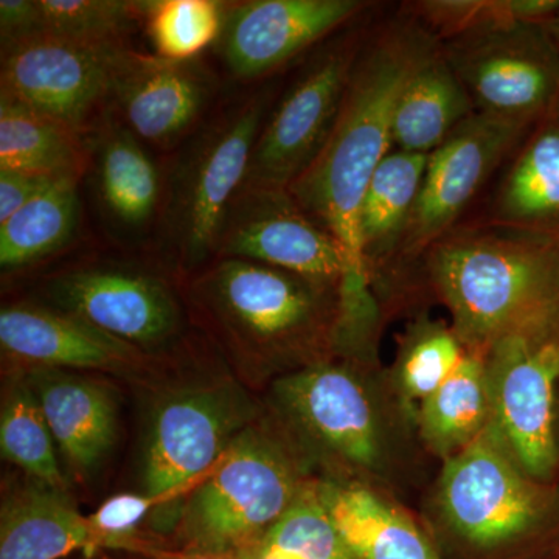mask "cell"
Here are the masks:
<instances>
[{
  "instance_id": "cell-1",
  "label": "cell",
  "mask_w": 559,
  "mask_h": 559,
  "mask_svg": "<svg viewBox=\"0 0 559 559\" xmlns=\"http://www.w3.org/2000/svg\"><path fill=\"white\" fill-rule=\"evenodd\" d=\"M440 47L441 40L407 11L367 33L329 140L289 187L300 207L344 246L360 277L367 278L359 255L360 202L393 150L401 92Z\"/></svg>"
},
{
  "instance_id": "cell-2",
  "label": "cell",
  "mask_w": 559,
  "mask_h": 559,
  "mask_svg": "<svg viewBox=\"0 0 559 559\" xmlns=\"http://www.w3.org/2000/svg\"><path fill=\"white\" fill-rule=\"evenodd\" d=\"M421 259L459 340L476 347L559 312V242L484 219L459 224Z\"/></svg>"
},
{
  "instance_id": "cell-3",
  "label": "cell",
  "mask_w": 559,
  "mask_h": 559,
  "mask_svg": "<svg viewBox=\"0 0 559 559\" xmlns=\"http://www.w3.org/2000/svg\"><path fill=\"white\" fill-rule=\"evenodd\" d=\"M345 278L307 277L221 257L191 293L242 364L264 362L310 352L333 333Z\"/></svg>"
},
{
  "instance_id": "cell-4",
  "label": "cell",
  "mask_w": 559,
  "mask_h": 559,
  "mask_svg": "<svg viewBox=\"0 0 559 559\" xmlns=\"http://www.w3.org/2000/svg\"><path fill=\"white\" fill-rule=\"evenodd\" d=\"M266 92L227 106L191 138L165 180L160 245L183 271L218 257L227 213L248 175L267 117Z\"/></svg>"
},
{
  "instance_id": "cell-5",
  "label": "cell",
  "mask_w": 559,
  "mask_h": 559,
  "mask_svg": "<svg viewBox=\"0 0 559 559\" xmlns=\"http://www.w3.org/2000/svg\"><path fill=\"white\" fill-rule=\"evenodd\" d=\"M301 488L285 451L253 423L191 489L168 546L249 554Z\"/></svg>"
},
{
  "instance_id": "cell-6",
  "label": "cell",
  "mask_w": 559,
  "mask_h": 559,
  "mask_svg": "<svg viewBox=\"0 0 559 559\" xmlns=\"http://www.w3.org/2000/svg\"><path fill=\"white\" fill-rule=\"evenodd\" d=\"M255 404L237 382L183 385L154 404L142 451L145 495L167 506L189 491L255 423Z\"/></svg>"
},
{
  "instance_id": "cell-7",
  "label": "cell",
  "mask_w": 559,
  "mask_h": 559,
  "mask_svg": "<svg viewBox=\"0 0 559 559\" xmlns=\"http://www.w3.org/2000/svg\"><path fill=\"white\" fill-rule=\"evenodd\" d=\"M477 112L535 128L559 103V44L544 25L509 24L443 40Z\"/></svg>"
},
{
  "instance_id": "cell-8",
  "label": "cell",
  "mask_w": 559,
  "mask_h": 559,
  "mask_svg": "<svg viewBox=\"0 0 559 559\" xmlns=\"http://www.w3.org/2000/svg\"><path fill=\"white\" fill-rule=\"evenodd\" d=\"M367 33L349 31L300 70L261 127L242 187L289 190L329 140Z\"/></svg>"
},
{
  "instance_id": "cell-9",
  "label": "cell",
  "mask_w": 559,
  "mask_h": 559,
  "mask_svg": "<svg viewBox=\"0 0 559 559\" xmlns=\"http://www.w3.org/2000/svg\"><path fill=\"white\" fill-rule=\"evenodd\" d=\"M128 44H92L38 33L2 49V92L75 134L112 100Z\"/></svg>"
},
{
  "instance_id": "cell-10",
  "label": "cell",
  "mask_w": 559,
  "mask_h": 559,
  "mask_svg": "<svg viewBox=\"0 0 559 559\" xmlns=\"http://www.w3.org/2000/svg\"><path fill=\"white\" fill-rule=\"evenodd\" d=\"M500 428L514 455L535 477L557 468L555 392L559 380V312L491 345Z\"/></svg>"
},
{
  "instance_id": "cell-11",
  "label": "cell",
  "mask_w": 559,
  "mask_h": 559,
  "mask_svg": "<svg viewBox=\"0 0 559 559\" xmlns=\"http://www.w3.org/2000/svg\"><path fill=\"white\" fill-rule=\"evenodd\" d=\"M533 128L474 112L430 153L417 204L396 260H417L459 226L492 173Z\"/></svg>"
},
{
  "instance_id": "cell-12",
  "label": "cell",
  "mask_w": 559,
  "mask_h": 559,
  "mask_svg": "<svg viewBox=\"0 0 559 559\" xmlns=\"http://www.w3.org/2000/svg\"><path fill=\"white\" fill-rule=\"evenodd\" d=\"M221 257L307 277L364 278L353 270L340 240L312 219L289 190L241 187L221 234L216 259Z\"/></svg>"
},
{
  "instance_id": "cell-13",
  "label": "cell",
  "mask_w": 559,
  "mask_h": 559,
  "mask_svg": "<svg viewBox=\"0 0 559 559\" xmlns=\"http://www.w3.org/2000/svg\"><path fill=\"white\" fill-rule=\"evenodd\" d=\"M51 308L145 352L175 340L182 311L175 293L157 275L116 264L79 267L47 280Z\"/></svg>"
},
{
  "instance_id": "cell-14",
  "label": "cell",
  "mask_w": 559,
  "mask_h": 559,
  "mask_svg": "<svg viewBox=\"0 0 559 559\" xmlns=\"http://www.w3.org/2000/svg\"><path fill=\"white\" fill-rule=\"evenodd\" d=\"M369 5L360 0L227 3L218 39L221 58L237 79H261L329 38Z\"/></svg>"
},
{
  "instance_id": "cell-15",
  "label": "cell",
  "mask_w": 559,
  "mask_h": 559,
  "mask_svg": "<svg viewBox=\"0 0 559 559\" xmlns=\"http://www.w3.org/2000/svg\"><path fill=\"white\" fill-rule=\"evenodd\" d=\"M441 492L452 525L479 546L516 538L539 518L538 495L487 439L448 463Z\"/></svg>"
},
{
  "instance_id": "cell-16",
  "label": "cell",
  "mask_w": 559,
  "mask_h": 559,
  "mask_svg": "<svg viewBox=\"0 0 559 559\" xmlns=\"http://www.w3.org/2000/svg\"><path fill=\"white\" fill-rule=\"evenodd\" d=\"M215 87L212 73L198 60L170 61L134 50L112 102L142 142L171 146L200 121Z\"/></svg>"
},
{
  "instance_id": "cell-17",
  "label": "cell",
  "mask_w": 559,
  "mask_h": 559,
  "mask_svg": "<svg viewBox=\"0 0 559 559\" xmlns=\"http://www.w3.org/2000/svg\"><path fill=\"white\" fill-rule=\"evenodd\" d=\"M0 345L10 358L46 369L127 373L142 369L145 352L75 316L43 305H3Z\"/></svg>"
},
{
  "instance_id": "cell-18",
  "label": "cell",
  "mask_w": 559,
  "mask_h": 559,
  "mask_svg": "<svg viewBox=\"0 0 559 559\" xmlns=\"http://www.w3.org/2000/svg\"><path fill=\"white\" fill-rule=\"evenodd\" d=\"M275 396L323 447L356 465L377 463L380 447L373 409L347 369L314 364L280 380Z\"/></svg>"
},
{
  "instance_id": "cell-19",
  "label": "cell",
  "mask_w": 559,
  "mask_h": 559,
  "mask_svg": "<svg viewBox=\"0 0 559 559\" xmlns=\"http://www.w3.org/2000/svg\"><path fill=\"white\" fill-rule=\"evenodd\" d=\"M84 143L103 218L127 237L148 230L160 218L165 180L142 140L106 114Z\"/></svg>"
},
{
  "instance_id": "cell-20",
  "label": "cell",
  "mask_w": 559,
  "mask_h": 559,
  "mask_svg": "<svg viewBox=\"0 0 559 559\" xmlns=\"http://www.w3.org/2000/svg\"><path fill=\"white\" fill-rule=\"evenodd\" d=\"M27 374L70 474L83 479L105 462L119 433L112 390L61 369L32 367Z\"/></svg>"
},
{
  "instance_id": "cell-21",
  "label": "cell",
  "mask_w": 559,
  "mask_h": 559,
  "mask_svg": "<svg viewBox=\"0 0 559 559\" xmlns=\"http://www.w3.org/2000/svg\"><path fill=\"white\" fill-rule=\"evenodd\" d=\"M485 221L559 242L557 117L536 124L511 154Z\"/></svg>"
},
{
  "instance_id": "cell-22",
  "label": "cell",
  "mask_w": 559,
  "mask_h": 559,
  "mask_svg": "<svg viewBox=\"0 0 559 559\" xmlns=\"http://www.w3.org/2000/svg\"><path fill=\"white\" fill-rule=\"evenodd\" d=\"M90 518L68 489L33 480L3 495L0 507V559H64L92 549Z\"/></svg>"
},
{
  "instance_id": "cell-23",
  "label": "cell",
  "mask_w": 559,
  "mask_h": 559,
  "mask_svg": "<svg viewBox=\"0 0 559 559\" xmlns=\"http://www.w3.org/2000/svg\"><path fill=\"white\" fill-rule=\"evenodd\" d=\"M426 165L425 154L392 150L371 176L358 218L359 255L367 280L374 266L399 257Z\"/></svg>"
},
{
  "instance_id": "cell-24",
  "label": "cell",
  "mask_w": 559,
  "mask_h": 559,
  "mask_svg": "<svg viewBox=\"0 0 559 559\" xmlns=\"http://www.w3.org/2000/svg\"><path fill=\"white\" fill-rule=\"evenodd\" d=\"M474 112L468 91L440 47L401 92L393 119V150L429 156Z\"/></svg>"
},
{
  "instance_id": "cell-25",
  "label": "cell",
  "mask_w": 559,
  "mask_h": 559,
  "mask_svg": "<svg viewBox=\"0 0 559 559\" xmlns=\"http://www.w3.org/2000/svg\"><path fill=\"white\" fill-rule=\"evenodd\" d=\"M320 496L356 559H439L418 528L369 489L323 487Z\"/></svg>"
},
{
  "instance_id": "cell-26",
  "label": "cell",
  "mask_w": 559,
  "mask_h": 559,
  "mask_svg": "<svg viewBox=\"0 0 559 559\" xmlns=\"http://www.w3.org/2000/svg\"><path fill=\"white\" fill-rule=\"evenodd\" d=\"M86 162L81 135L0 94V170L81 178Z\"/></svg>"
},
{
  "instance_id": "cell-27",
  "label": "cell",
  "mask_w": 559,
  "mask_h": 559,
  "mask_svg": "<svg viewBox=\"0 0 559 559\" xmlns=\"http://www.w3.org/2000/svg\"><path fill=\"white\" fill-rule=\"evenodd\" d=\"M80 176H62L49 190L0 223V266L22 270L69 245L79 230Z\"/></svg>"
},
{
  "instance_id": "cell-28",
  "label": "cell",
  "mask_w": 559,
  "mask_h": 559,
  "mask_svg": "<svg viewBox=\"0 0 559 559\" xmlns=\"http://www.w3.org/2000/svg\"><path fill=\"white\" fill-rule=\"evenodd\" d=\"M55 444L49 423L27 374H16L3 392L0 409L2 459L24 471L33 480L68 489Z\"/></svg>"
},
{
  "instance_id": "cell-29",
  "label": "cell",
  "mask_w": 559,
  "mask_h": 559,
  "mask_svg": "<svg viewBox=\"0 0 559 559\" xmlns=\"http://www.w3.org/2000/svg\"><path fill=\"white\" fill-rule=\"evenodd\" d=\"M487 414V371L476 356L463 355L457 369L423 406V425L441 450L476 436Z\"/></svg>"
},
{
  "instance_id": "cell-30",
  "label": "cell",
  "mask_w": 559,
  "mask_h": 559,
  "mask_svg": "<svg viewBox=\"0 0 559 559\" xmlns=\"http://www.w3.org/2000/svg\"><path fill=\"white\" fill-rule=\"evenodd\" d=\"M249 554L272 559H356L331 520L320 488H301L293 506Z\"/></svg>"
},
{
  "instance_id": "cell-31",
  "label": "cell",
  "mask_w": 559,
  "mask_h": 559,
  "mask_svg": "<svg viewBox=\"0 0 559 559\" xmlns=\"http://www.w3.org/2000/svg\"><path fill=\"white\" fill-rule=\"evenodd\" d=\"M227 3L216 0H151L140 13L156 57L170 61L197 60L218 43Z\"/></svg>"
},
{
  "instance_id": "cell-32",
  "label": "cell",
  "mask_w": 559,
  "mask_h": 559,
  "mask_svg": "<svg viewBox=\"0 0 559 559\" xmlns=\"http://www.w3.org/2000/svg\"><path fill=\"white\" fill-rule=\"evenodd\" d=\"M558 9L555 0H419L406 5L433 35L443 40L509 24L540 25Z\"/></svg>"
},
{
  "instance_id": "cell-33",
  "label": "cell",
  "mask_w": 559,
  "mask_h": 559,
  "mask_svg": "<svg viewBox=\"0 0 559 559\" xmlns=\"http://www.w3.org/2000/svg\"><path fill=\"white\" fill-rule=\"evenodd\" d=\"M43 31L81 43L128 44L140 2L123 0H38Z\"/></svg>"
},
{
  "instance_id": "cell-34",
  "label": "cell",
  "mask_w": 559,
  "mask_h": 559,
  "mask_svg": "<svg viewBox=\"0 0 559 559\" xmlns=\"http://www.w3.org/2000/svg\"><path fill=\"white\" fill-rule=\"evenodd\" d=\"M417 330L407 348L401 378L412 396L426 400L457 369L463 353L457 334L429 323Z\"/></svg>"
},
{
  "instance_id": "cell-35",
  "label": "cell",
  "mask_w": 559,
  "mask_h": 559,
  "mask_svg": "<svg viewBox=\"0 0 559 559\" xmlns=\"http://www.w3.org/2000/svg\"><path fill=\"white\" fill-rule=\"evenodd\" d=\"M157 506H160L159 500L145 492H124L103 502L100 509L90 516L94 540L90 554L83 557L92 558L105 550L130 551L135 543L145 538L139 533L140 524Z\"/></svg>"
},
{
  "instance_id": "cell-36",
  "label": "cell",
  "mask_w": 559,
  "mask_h": 559,
  "mask_svg": "<svg viewBox=\"0 0 559 559\" xmlns=\"http://www.w3.org/2000/svg\"><path fill=\"white\" fill-rule=\"evenodd\" d=\"M61 178L39 173L0 170V223H5Z\"/></svg>"
},
{
  "instance_id": "cell-37",
  "label": "cell",
  "mask_w": 559,
  "mask_h": 559,
  "mask_svg": "<svg viewBox=\"0 0 559 559\" xmlns=\"http://www.w3.org/2000/svg\"><path fill=\"white\" fill-rule=\"evenodd\" d=\"M43 31L38 0H2L0 2V38L2 49L31 38Z\"/></svg>"
},
{
  "instance_id": "cell-38",
  "label": "cell",
  "mask_w": 559,
  "mask_h": 559,
  "mask_svg": "<svg viewBox=\"0 0 559 559\" xmlns=\"http://www.w3.org/2000/svg\"><path fill=\"white\" fill-rule=\"evenodd\" d=\"M130 554L142 555L148 559H249L248 554H238V551L183 549V547L168 546L150 538L140 539Z\"/></svg>"
},
{
  "instance_id": "cell-39",
  "label": "cell",
  "mask_w": 559,
  "mask_h": 559,
  "mask_svg": "<svg viewBox=\"0 0 559 559\" xmlns=\"http://www.w3.org/2000/svg\"><path fill=\"white\" fill-rule=\"evenodd\" d=\"M544 27L547 28V32L554 36V39L559 44V24H546Z\"/></svg>"
},
{
  "instance_id": "cell-40",
  "label": "cell",
  "mask_w": 559,
  "mask_h": 559,
  "mask_svg": "<svg viewBox=\"0 0 559 559\" xmlns=\"http://www.w3.org/2000/svg\"><path fill=\"white\" fill-rule=\"evenodd\" d=\"M81 557H83V555H81ZM98 557H100V554H97V555H95V557H92V558L83 557V559H98ZM138 559H148V558L142 557V555H138Z\"/></svg>"
},
{
  "instance_id": "cell-41",
  "label": "cell",
  "mask_w": 559,
  "mask_h": 559,
  "mask_svg": "<svg viewBox=\"0 0 559 559\" xmlns=\"http://www.w3.org/2000/svg\"><path fill=\"white\" fill-rule=\"evenodd\" d=\"M554 116L557 117V119L559 120V103H558L557 109H555Z\"/></svg>"
},
{
  "instance_id": "cell-42",
  "label": "cell",
  "mask_w": 559,
  "mask_h": 559,
  "mask_svg": "<svg viewBox=\"0 0 559 559\" xmlns=\"http://www.w3.org/2000/svg\"><path fill=\"white\" fill-rule=\"evenodd\" d=\"M249 555V559H272V558H260V557H253V555Z\"/></svg>"
}]
</instances>
